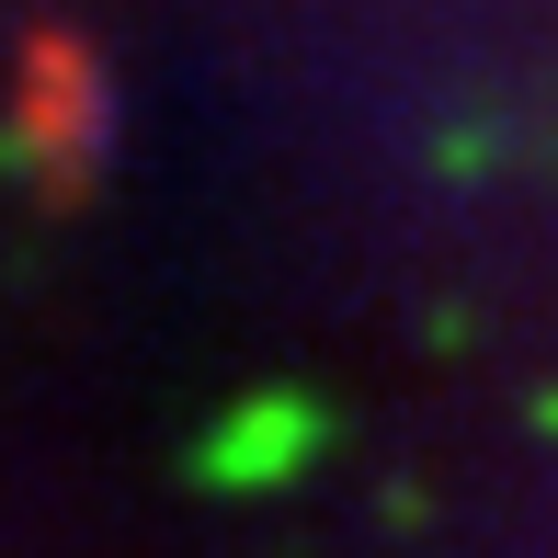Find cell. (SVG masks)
Segmentation results:
<instances>
[{
	"mask_svg": "<svg viewBox=\"0 0 558 558\" xmlns=\"http://www.w3.org/2000/svg\"><path fill=\"white\" fill-rule=\"evenodd\" d=\"M104 58H92L81 35H23V104H12V148L23 171H35L58 206H81L92 194V160H104Z\"/></svg>",
	"mask_w": 558,
	"mask_h": 558,
	"instance_id": "1",
	"label": "cell"
},
{
	"mask_svg": "<svg viewBox=\"0 0 558 558\" xmlns=\"http://www.w3.org/2000/svg\"><path fill=\"white\" fill-rule=\"evenodd\" d=\"M296 445H308V411H296V399H251V411L217 434L206 468H217V478H286Z\"/></svg>",
	"mask_w": 558,
	"mask_h": 558,
	"instance_id": "2",
	"label": "cell"
}]
</instances>
